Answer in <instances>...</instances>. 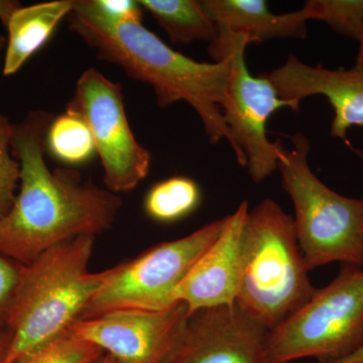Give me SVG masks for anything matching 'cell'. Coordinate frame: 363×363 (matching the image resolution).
Instances as JSON below:
<instances>
[{
  "label": "cell",
  "instance_id": "cell-1",
  "mask_svg": "<svg viewBox=\"0 0 363 363\" xmlns=\"http://www.w3.org/2000/svg\"><path fill=\"white\" fill-rule=\"evenodd\" d=\"M52 118L49 112L32 111L13 125L20 186L0 219V255L21 266L66 241L108 230L123 205L117 194L83 180L75 169L48 167L45 133Z\"/></svg>",
  "mask_w": 363,
  "mask_h": 363
},
{
  "label": "cell",
  "instance_id": "cell-2",
  "mask_svg": "<svg viewBox=\"0 0 363 363\" xmlns=\"http://www.w3.org/2000/svg\"><path fill=\"white\" fill-rule=\"evenodd\" d=\"M67 21L71 32L94 50L98 59L150 85L160 108L187 102L199 116L209 142L226 140L238 159L221 111L230 76L229 56L213 63L195 61L172 49L143 23L109 18L96 0H74Z\"/></svg>",
  "mask_w": 363,
  "mask_h": 363
},
{
  "label": "cell",
  "instance_id": "cell-3",
  "mask_svg": "<svg viewBox=\"0 0 363 363\" xmlns=\"http://www.w3.org/2000/svg\"><path fill=\"white\" fill-rule=\"evenodd\" d=\"M94 242V236L66 241L21 267L6 318L11 339L4 363H16L80 319L111 274L89 271Z\"/></svg>",
  "mask_w": 363,
  "mask_h": 363
},
{
  "label": "cell",
  "instance_id": "cell-4",
  "mask_svg": "<svg viewBox=\"0 0 363 363\" xmlns=\"http://www.w3.org/2000/svg\"><path fill=\"white\" fill-rule=\"evenodd\" d=\"M309 272L293 217L271 198L248 209L236 305L267 330H274L316 292Z\"/></svg>",
  "mask_w": 363,
  "mask_h": 363
},
{
  "label": "cell",
  "instance_id": "cell-5",
  "mask_svg": "<svg viewBox=\"0 0 363 363\" xmlns=\"http://www.w3.org/2000/svg\"><path fill=\"white\" fill-rule=\"evenodd\" d=\"M284 147L278 169L281 186L295 209L296 234L309 271L340 262L363 269V196L338 194L320 180L309 164L311 143L302 133Z\"/></svg>",
  "mask_w": 363,
  "mask_h": 363
},
{
  "label": "cell",
  "instance_id": "cell-6",
  "mask_svg": "<svg viewBox=\"0 0 363 363\" xmlns=\"http://www.w3.org/2000/svg\"><path fill=\"white\" fill-rule=\"evenodd\" d=\"M363 342V269L343 266L329 285L316 289L304 306L267 340L271 363L317 358L319 363L350 354Z\"/></svg>",
  "mask_w": 363,
  "mask_h": 363
},
{
  "label": "cell",
  "instance_id": "cell-7",
  "mask_svg": "<svg viewBox=\"0 0 363 363\" xmlns=\"http://www.w3.org/2000/svg\"><path fill=\"white\" fill-rule=\"evenodd\" d=\"M224 218L187 236L155 245L135 259L111 269L80 319L123 311H164L178 302L174 293L223 227Z\"/></svg>",
  "mask_w": 363,
  "mask_h": 363
},
{
  "label": "cell",
  "instance_id": "cell-8",
  "mask_svg": "<svg viewBox=\"0 0 363 363\" xmlns=\"http://www.w3.org/2000/svg\"><path fill=\"white\" fill-rule=\"evenodd\" d=\"M250 40L245 35L218 32L209 45L214 62L230 58L231 70L222 116L238 149V164L247 167L255 183L266 180L278 169L284 145L267 138V124L274 112L284 107L300 111V104L281 99L266 76H253L245 62Z\"/></svg>",
  "mask_w": 363,
  "mask_h": 363
},
{
  "label": "cell",
  "instance_id": "cell-9",
  "mask_svg": "<svg viewBox=\"0 0 363 363\" xmlns=\"http://www.w3.org/2000/svg\"><path fill=\"white\" fill-rule=\"evenodd\" d=\"M69 107L82 116L104 168L105 188L130 192L147 178L152 155L138 142L124 107L123 87L96 69L81 74Z\"/></svg>",
  "mask_w": 363,
  "mask_h": 363
},
{
  "label": "cell",
  "instance_id": "cell-10",
  "mask_svg": "<svg viewBox=\"0 0 363 363\" xmlns=\"http://www.w3.org/2000/svg\"><path fill=\"white\" fill-rule=\"evenodd\" d=\"M269 330L238 305L191 314L164 363H271Z\"/></svg>",
  "mask_w": 363,
  "mask_h": 363
},
{
  "label": "cell",
  "instance_id": "cell-11",
  "mask_svg": "<svg viewBox=\"0 0 363 363\" xmlns=\"http://www.w3.org/2000/svg\"><path fill=\"white\" fill-rule=\"evenodd\" d=\"M190 316L178 302L164 311H123L81 319L71 330L121 363H164Z\"/></svg>",
  "mask_w": 363,
  "mask_h": 363
},
{
  "label": "cell",
  "instance_id": "cell-12",
  "mask_svg": "<svg viewBox=\"0 0 363 363\" xmlns=\"http://www.w3.org/2000/svg\"><path fill=\"white\" fill-rule=\"evenodd\" d=\"M264 76L281 99L300 104L313 95L326 97L334 109L332 138L348 143V130L363 128V66L327 69L307 65L290 54L283 66Z\"/></svg>",
  "mask_w": 363,
  "mask_h": 363
},
{
  "label": "cell",
  "instance_id": "cell-13",
  "mask_svg": "<svg viewBox=\"0 0 363 363\" xmlns=\"http://www.w3.org/2000/svg\"><path fill=\"white\" fill-rule=\"evenodd\" d=\"M247 202L224 218L216 240L196 262L174 293L189 314L209 308L236 304L242 277V233Z\"/></svg>",
  "mask_w": 363,
  "mask_h": 363
},
{
  "label": "cell",
  "instance_id": "cell-14",
  "mask_svg": "<svg viewBox=\"0 0 363 363\" xmlns=\"http://www.w3.org/2000/svg\"><path fill=\"white\" fill-rule=\"evenodd\" d=\"M218 32L245 35L250 43L305 39L307 18L302 9L274 14L264 0H202Z\"/></svg>",
  "mask_w": 363,
  "mask_h": 363
},
{
  "label": "cell",
  "instance_id": "cell-15",
  "mask_svg": "<svg viewBox=\"0 0 363 363\" xmlns=\"http://www.w3.org/2000/svg\"><path fill=\"white\" fill-rule=\"evenodd\" d=\"M74 0H54L18 7L6 23L7 38L2 73L11 76L42 49L57 26L73 9Z\"/></svg>",
  "mask_w": 363,
  "mask_h": 363
},
{
  "label": "cell",
  "instance_id": "cell-16",
  "mask_svg": "<svg viewBox=\"0 0 363 363\" xmlns=\"http://www.w3.org/2000/svg\"><path fill=\"white\" fill-rule=\"evenodd\" d=\"M169 35L173 44L187 45L203 40L211 44L218 28L198 0H138Z\"/></svg>",
  "mask_w": 363,
  "mask_h": 363
},
{
  "label": "cell",
  "instance_id": "cell-17",
  "mask_svg": "<svg viewBox=\"0 0 363 363\" xmlns=\"http://www.w3.org/2000/svg\"><path fill=\"white\" fill-rule=\"evenodd\" d=\"M47 152L67 166L85 164L96 154L94 140L82 116L67 106L54 117L45 133Z\"/></svg>",
  "mask_w": 363,
  "mask_h": 363
},
{
  "label": "cell",
  "instance_id": "cell-18",
  "mask_svg": "<svg viewBox=\"0 0 363 363\" xmlns=\"http://www.w3.org/2000/svg\"><path fill=\"white\" fill-rule=\"evenodd\" d=\"M200 201L201 193L196 182L176 176L159 182L150 189L143 206L150 218L169 223L192 213Z\"/></svg>",
  "mask_w": 363,
  "mask_h": 363
},
{
  "label": "cell",
  "instance_id": "cell-19",
  "mask_svg": "<svg viewBox=\"0 0 363 363\" xmlns=\"http://www.w3.org/2000/svg\"><path fill=\"white\" fill-rule=\"evenodd\" d=\"M307 21L327 23L334 32L362 40L363 37V0H309L303 9Z\"/></svg>",
  "mask_w": 363,
  "mask_h": 363
},
{
  "label": "cell",
  "instance_id": "cell-20",
  "mask_svg": "<svg viewBox=\"0 0 363 363\" xmlns=\"http://www.w3.org/2000/svg\"><path fill=\"white\" fill-rule=\"evenodd\" d=\"M104 354L96 345L68 330L16 363H93Z\"/></svg>",
  "mask_w": 363,
  "mask_h": 363
},
{
  "label": "cell",
  "instance_id": "cell-21",
  "mask_svg": "<svg viewBox=\"0 0 363 363\" xmlns=\"http://www.w3.org/2000/svg\"><path fill=\"white\" fill-rule=\"evenodd\" d=\"M13 124L0 114V219L13 207L20 186V162L14 157Z\"/></svg>",
  "mask_w": 363,
  "mask_h": 363
},
{
  "label": "cell",
  "instance_id": "cell-22",
  "mask_svg": "<svg viewBox=\"0 0 363 363\" xmlns=\"http://www.w3.org/2000/svg\"><path fill=\"white\" fill-rule=\"evenodd\" d=\"M21 267V264H14L6 257L0 255V327L6 323L9 308L20 279Z\"/></svg>",
  "mask_w": 363,
  "mask_h": 363
},
{
  "label": "cell",
  "instance_id": "cell-23",
  "mask_svg": "<svg viewBox=\"0 0 363 363\" xmlns=\"http://www.w3.org/2000/svg\"><path fill=\"white\" fill-rule=\"evenodd\" d=\"M100 11L109 18L117 21L142 23V6L133 0H96Z\"/></svg>",
  "mask_w": 363,
  "mask_h": 363
},
{
  "label": "cell",
  "instance_id": "cell-24",
  "mask_svg": "<svg viewBox=\"0 0 363 363\" xmlns=\"http://www.w3.org/2000/svg\"><path fill=\"white\" fill-rule=\"evenodd\" d=\"M323 363H363V342L350 354Z\"/></svg>",
  "mask_w": 363,
  "mask_h": 363
},
{
  "label": "cell",
  "instance_id": "cell-25",
  "mask_svg": "<svg viewBox=\"0 0 363 363\" xmlns=\"http://www.w3.org/2000/svg\"><path fill=\"white\" fill-rule=\"evenodd\" d=\"M18 2L14 1H0V21H2L4 26L6 25L7 21L11 18V14L14 13L16 9H18Z\"/></svg>",
  "mask_w": 363,
  "mask_h": 363
},
{
  "label": "cell",
  "instance_id": "cell-26",
  "mask_svg": "<svg viewBox=\"0 0 363 363\" xmlns=\"http://www.w3.org/2000/svg\"><path fill=\"white\" fill-rule=\"evenodd\" d=\"M9 339L11 338H9V334L7 332L0 334V363H4V358H6Z\"/></svg>",
  "mask_w": 363,
  "mask_h": 363
},
{
  "label": "cell",
  "instance_id": "cell-27",
  "mask_svg": "<svg viewBox=\"0 0 363 363\" xmlns=\"http://www.w3.org/2000/svg\"><path fill=\"white\" fill-rule=\"evenodd\" d=\"M93 363H121L117 362L116 358L112 357L111 355L106 354V353H104L102 357H100L98 358V359L95 360Z\"/></svg>",
  "mask_w": 363,
  "mask_h": 363
},
{
  "label": "cell",
  "instance_id": "cell-28",
  "mask_svg": "<svg viewBox=\"0 0 363 363\" xmlns=\"http://www.w3.org/2000/svg\"><path fill=\"white\" fill-rule=\"evenodd\" d=\"M6 38H4V35H0V70H1V59L2 54H4V51H6Z\"/></svg>",
  "mask_w": 363,
  "mask_h": 363
},
{
  "label": "cell",
  "instance_id": "cell-29",
  "mask_svg": "<svg viewBox=\"0 0 363 363\" xmlns=\"http://www.w3.org/2000/svg\"><path fill=\"white\" fill-rule=\"evenodd\" d=\"M359 52H358L357 64H358V65L363 66V37L362 40L359 42Z\"/></svg>",
  "mask_w": 363,
  "mask_h": 363
},
{
  "label": "cell",
  "instance_id": "cell-30",
  "mask_svg": "<svg viewBox=\"0 0 363 363\" xmlns=\"http://www.w3.org/2000/svg\"><path fill=\"white\" fill-rule=\"evenodd\" d=\"M347 145L348 147H350V150H352V152H354L355 155H357V157H359V159L362 160L363 162V150L358 149V147H352V145H350V143H348Z\"/></svg>",
  "mask_w": 363,
  "mask_h": 363
}]
</instances>
